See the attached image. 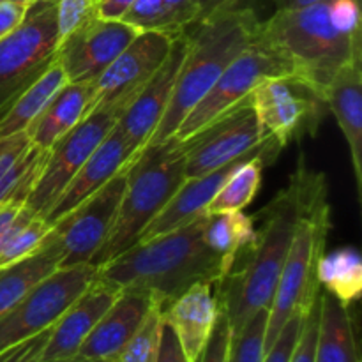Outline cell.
<instances>
[{
  "mask_svg": "<svg viewBox=\"0 0 362 362\" xmlns=\"http://www.w3.org/2000/svg\"><path fill=\"white\" fill-rule=\"evenodd\" d=\"M156 362H189L184 356L182 349H180V343L177 339L175 332L165 322H163L161 339H159L158 359H156Z\"/></svg>",
  "mask_w": 362,
  "mask_h": 362,
  "instance_id": "cell-40",
  "label": "cell"
},
{
  "mask_svg": "<svg viewBox=\"0 0 362 362\" xmlns=\"http://www.w3.org/2000/svg\"><path fill=\"white\" fill-rule=\"evenodd\" d=\"M0 2H6V0H0Z\"/></svg>",
  "mask_w": 362,
  "mask_h": 362,
  "instance_id": "cell-49",
  "label": "cell"
},
{
  "mask_svg": "<svg viewBox=\"0 0 362 362\" xmlns=\"http://www.w3.org/2000/svg\"><path fill=\"white\" fill-rule=\"evenodd\" d=\"M163 329V308L156 304L147 315L136 334L120 350L119 356L112 362H156L158 359L159 339Z\"/></svg>",
  "mask_w": 362,
  "mask_h": 362,
  "instance_id": "cell-31",
  "label": "cell"
},
{
  "mask_svg": "<svg viewBox=\"0 0 362 362\" xmlns=\"http://www.w3.org/2000/svg\"><path fill=\"white\" fill-rule=\"evenodd\" d=\"M92 94L94 83L67 81L25 129L30 144L42 151H49L55 141L87 117Z\"/></svg>",
  "mask_w": 362,
  "mask_h": 362,
  "instance_id": "cell-23",
  "label": "cell"
},
{
  "mask_svg": "<svg viewBox=\"0 0 362 362\" xmlns=\"http://www.w3.org/2000/svg\"><path fill=\"white\" fill-rule=\"evenodd\" d=\"M49 331H52V327L25 339V341L2 350L0 352V362H41L42 350H45L46 341L49 338Z\"/></svg>",
  "mask_w": 362,
  "mask_h": 362,
  "instance_id": "cell-39",
  "label": "cell"
},
{
  "mask_svg": "<svg viewBox=\"0 0 362 362\" xmlns=\"http://www.w3.org/2000/svg\"><path fill=\"white\" fill-rule=\"evenodd\" d=\"M124 110L126 108L120 106H110L88 113L73 129L67 131L59 141L52 145L45 166L25 202L28 211L45 218L49 207L55 204L73 177L80 172L92 152L119 122Z\"/></svg>",
  "mask_w": 362,
  "mask_h": 362,
  "instance_id": "cell-8",
  "label": "cell"
},
{
  "mask_svg": "<svg viewBox=\"0 0 362 362\" xmlns=\"http://www.w3.org/2000/svg\"><path fill=\"white\" fill-rule=\"evenodd\" d=\"M250 99L264 134L281 147L317 133L327 108L324 99L292 76L265 78Z\"/></svg>",
  "mask_w": 362,
  "mask_h": 362,
  "instance_id": "cell-11",
  "label": "cell"
},
{
  "mask_svg": "<svg viewBox=\"0 0 362 362\" xmlns=\"http://www.w3.org/2000/svg\"><path fill=\"white\" fill-rule=\"evenodd\" d=\"M230 341H232V329H230L226 313L219 306L218 320L198 362H228Z\"/></svg>",
  "mask_w": 362,
  "mask_h": 362,
  "instance_id": "cell-37",
  "label": "cell"
},
{
  "mask_svg": "<svg viewBox=\"0 0 362 362\" xmlns=\"http://www.w3.org/2000/svg\"><path fill=\"white\" fill-rule=\"evenodd\" d=\"M318 299H320V313H318L315 362H359L349 306L339 303L327 290L324 292L320 290Z\"/></svg>",
  "mask_w": 362,
  "mask_h": 362,
  "instance_id": "cell-25",
  "label": "cell"
},
{
  "mask_svg": "<svg viewBox=\"0 0 362 362\" xmlns=\"http://www.w3.org/2000/svg\"><path fill=\"white\" fill-rule=\"evenodd\" d=\"M131 159H133V151H131L129 141L120 131L119 124H115L105 140L99 144V147L92 152L90 158L85 161L80 172L60 193L55 204L46 212L45 219L52 225V228L60 219L71 214L78 205L83 204L88 197H92L95 191L101 189L120 170L126 168Z\"/></svg>",
  "mask_w": 362,
  "mask_h": 362,
  "instance_id": "cell-18",
  "label": "cell"
},
{
  "mask_svg": "<svg viewBox=\"0 0 362 362\" xmlns=\"http://www.w3.org/2000/svg\"><path fill=\"white\" fill-rule=\"evenodd\" d=\"M272 76H292V73L288 66L257 35L255 41L230 62L211 90L187 113L172 138L177 141L189 140L221 113L250 95L265 78Z\"/></svg>",
  "mask_w": 362,
  "mask_h": 362,
  "instance_id": "cell-9",
  "label": "cell"
},
{
  "mask_svg": "<svg viewBox=\"0 0 362 362\" xmlns=\"http://www.w3.org/2000/svg\"><path fill=\"white\" fill-rule=\"evenodd\" d=\"M260 23L258 11L226 9L194 21L184 30L187 48L172 99L145 148L165 144L175 134L187 113L211 90L230 62L255 41Z\"/></svg>",
  "mask_w": 362,
  "mask_h": 362,
  "instance_id": "cell-3",
  "label": "cell"
},
{
  "mask_svg": "<svg viewBox=\"0 0 362 362\" xmlns=\"http://www.w3.org/2000/svg\"><path fill=\"white\" fill-rule=\"evenodd\" d=\"M272 2H274L276 9H281V7H286V6H288L290 0H272Z\"/></svg>",
  "mask_w": 362,
  "mask_h": 362,
  "instance_id": "cell-47",
  "label": "cell"
},
{
  "mask_svg": "<svg viewBox=\"0 0 362 362\" xmlns=\"http://www.w3.org/2000/svg\"><path fill=\"white\" fill-rule=\"evenodd\" d=\"M156 304L161 303L147 290L122 288L76 354L66 362H112L136 334Z\"/></svg>",
  "mask_w": 362,
  "mask_h": 362,
  "instance_id": "cell-16",
  "label": "cell"
},
{
  "mask_svg": "<svg viewBox=\"0 0 362 362\" xmlns=\"http://www.w3.org/2000/svg\"><path fill=\"white\" fill-rule=\"evenodd\" d=\"M187 39L186 34H179L166 55L165 62L159 66V69L148 78L147 83L140 88L133 101L126 106L119 119V127L127 138L133 151V159L145 148L147 141L154 134L156 127L159 126L172 99L173 87H175L177 74H179L180 64H182L184 55H186ZM129 163V165H131Z\"/></svg>",
  "mask_w": 362,
  "mask_h": 362,
  "instance_id": "cell-15",
  "label": "cell"
},
{
  "mask_svg": "<svg viewBox=\"0 0 362 362\" xmlns=\"http://www.w3.org/2000/svg\"><path fill=\"white\" fill-rule=\"evenodd\" d=\"M120 290L95 278L88 288L52 325L41 362H66L76 354Z\"/></svg>",
  "mask_w": 362,
  "mask_h": 362,
  "instance_id": "cell-19",
  "label": "cell"
},
{
  "mask_svg": "<svg viewBox=\"0 0 362 362\" xmlns=\"http://www.w3.org/2000/svg\"><path fill=\"white\" fill-rule=\"evenodd\" d=\"M186 180V156L180 141L147 147L127 165V184L115 223L90 265L101 267L138 243L148 223L172 200Z\"/></svg>",
  "mask_w": 362,
  "mask_h": 362,
  "instance_id": "cell-5",
  "label": "cell"
},
{
  "mask_svg": "<svg viewBox=\"0 0 362 362\" xmlns=\"http://www.w3.org/2000/svg\"><path fill=\"white\" fill-rule=\"evenodd\" d=\"M57 9L60 41L94 14V0H52Z\"/></svg>",
  "mask_w": 362,
  "mask_h": 362,
  "instance_id": "cell-35",
  "label": "cell"
},
{
  "mask_svg": "<svg viewBox=\"0 0 362 362\" xmlns=\"http://www.w3.org/2000/svg\"><path fill=\"white\" fill-rule=\"evenodd\" d=\"M126 184L127 166L110 179L101 189L88 197L83 204L78 205L71 214L53 225V230L62 244L60 267L90 264L115 223Z\"/></svg>",
  "mask_w": 362,
  "mask_h": 362,
  "instance_id": "cell-12",
  "label": "cell"
},
{
  "mask_svg": "<svg viewBox=\"0 0 362 362\" xmlns=\"http://www.w3.org/2000/svg\"><path fill=\"white\" fill-rule=\"evenodd\" d=\"M175 37L165 32H140L94 81L87 115L110 106L126 108L165 62Z\"/></svg>",
  "mask_w": 362,
  "mask_h": 362,
  "instance_id": "cell-13",
  "label": "cell"
},
{
  "mask_svg": "<svg viewBox=\"0 0 362 362\" xmlns=\"http://www.w3.org/2000/svg\"><path fill=\"white\" fill-rule=\"evenodd\" d=\"M134 0H94V16L99 20L120 21Z\"/></svg>",
  "mask_w": 362,
  "mask_h": 362,
  "instance_id": "cell-43",
  "label": "cell"
},
{
  "mask_svg": "<svg viewBox=\"0 0 362 362\" xmlns=\"http://www.w3.org/2000/svg\"><path fill=\"white\" fill-rule=\"evenodd\" d=\"M165 2L179 21L182 32L197 21L198 0H165Z\"/></svg>",
  "mask_w": 362,
  "mask_h": 362,
  "instance_id": "cell-44",
  "label": "cell"
},
{
  "mask_svg": "<svg viewBox=\"0 0 362 362\" xmlns=\"http://www.w3.org/2000/svg\"><path fill=\"white\" fill-rule=\"evenodd\" d=\"M274 161L267 156H255L247 161L240 163L235 170L223 182L218 193L207 205V214H219V212H239L251 204L255 194L260 189L262 170L265 165Z\"/></svg>",
  "mask_w": 362,
  "mask_h": 362,
  "instance_id": "cell-29",
  "label": "cell"
},
{
  "mask_svg": "<svg viewBox=\"0 0 362 362\" xmlns=\"http://www.w3.org/2000/svg\"><path fill=\"white\" fill-rule=\"evenodd\" d=\"M257 239L255 219L239 212L207 214L204 225V240L216 255L235 265L239 257L246 253Z\"/></svg>",
  "mask_w": 362,
  "mask_h": 362,
  "instance_id": "cell-27",
  "label": "cell"
},
{
  "mask_svg": "<svg viewBox=\"0 0 362 362\" xmlns=\"http://www.w3.org/2000/svg\"><path fill=\"white\" fill-rule=\"evenodd\" d=\"M219 315L212 283H197L163 308V322L170 325L189 362H198Z\"/></svg>",
  "mask_w": 362,
  "mask_h": 362,
  "instance_id": "cell-20",
  "label": "cell"
},
{
  "mask_svg": "<svg viewBox=\"0 0 362 362\" xmlns=\"http://www.w3.org/2000/svg\"><path fill=\"white\" fill-rule=\"evenodd\" d=\"M52 232V225L27 207H21L0 247V269L37 251Z\"/></svg>",
  "mask_w": 362,
  "mask_h": 362,
  "instance_id": "cell-30",
  "label": "cell"
},
{
  "mask_svg": "<svg viewBox=\"0 0 362 362\" xmlns=\"http://www.w3.org/2000/svg\"><path fill=\"white\" fill-rule=\"evenodd\" d=\"M62 244L52 228L37 251L0 269V317L20 303L35 285L60 269Z\"/></svg>",
  "mask_w": 362,
  "mask_h": 362,
  "instance_id": "cell-24",
  "label": "cell"
},
{
  "mask_svg": "<svg viewBox=\"0 0 362 362\" xmlns=\"http://www.w3.org/2000/svg\"><path fill=\"white\" fill-rule=\"evenodd\" d=\"M327 4L329 16L338 30L349 35L362 34L359 0H327Z\"/></svg>",
  "mask_w": 362,
  "mask_h": 362,
  "instance_id": "cell-38",
  "label": "cell"
},
{
  "mask_svg": "<svg viewBox=\"0 0 362 362\" xmlns=\"http://www.w3.org/2000/svg\"><path fill=\"white\" fill-rule=\"evenodd\" d=\"M322 2V0H290L288 6L286 7H304V6H311V4Z\"/></svg>",
  "mask_w": 362,
  "mask_h": 362,
  "instance_id": "cell-46",
  "label": "cell"
},
{
  "mask_svg": "<svg viewBox=\"0 0 362 362\" xmlns=\"http://www.w3.org/2000/svg\"><path fill=\"white\" fill-rule=\"evenodd\" d=\"M318 283L339 303L350 306L362 292V260L354 247H341L322 255L317 269Z\"/></svg>",
  "mask_w": 362,
  "mask_h": 362,
  "instance_id": "cell-28",
  "label": "cell"
},
{
  "mask_svg": "<svg viewBox=\"0 0 362 362\" xmlns=\"http://www.w3.org/2000/svg\"><path fill=\"white\" fill-rule=\"evenodd\" d=\"M320 293V290H318ZM318 313H320V299H315L304 317L303 329H300L299 339H297L296 350H293L290 362H315V345H317L318 331Z\"/></svg>",
  "mask_w": 362,
  "mask_h": 362,
  "instance_id": "cell-36",
  "label": "cell"
},
{
  "mask_svg": "<svg viewBox=\"0 0 362 362\" xmlns=\"http://www.w3.org/2000/svg\"><path fill=\"white\" fill-rule=\"evenodd\" d=\"M98 276L90 264L60 267L0 317V352L52 327Z\"/></svg>",
  "mask_w": 362,
  "mask_h": 362,
  "instance_id": "cell-7",
  "label": "cell"
},
{
  "mask_svg": "<svg viewBox=\"0 0 362 362\" xmlns=\"http://www.w3.org/2000/svg\"><path fill=\"white\" fill-rule=\"evenodd\" d=\"M138 34L124 21L99 20L92 14L59 42L55 59L67 81L94 83Z\"/></svg>",
  "mask_w": 362,
  "mask_h": 362,
  "instance_id": "cell-14",
  "label": "cell"
},
{
  "mask_svg": "<svg viewBox=\"0 0 362 362\" xmlns=\"http://www.w3.org/2000/svg\"><path fill=\"white\" fill-rule=\"evenodd\" d=\"M258 0H198V20H204L205 16L218 11L226 9H253L257 11Z\"/></svg>",
  "mask_w": 362,
  "mask_h": 362,
  "instance_id": "cell-42",
  "label": "cell"
},
{
  "mask_svg": "<svg viewBox=\"0 0 362 362\" xmlns=\"http://www.w3.org/2000/svg\"><path fill=\"white\" fill-rule=\"evenodd\" d=\"M205 219L207 212L172 232L136 243L98 267L95 278L117 290H147L163 308L197 283L216 286L232 271V265L205 244Z\"/></svg>",
  "mask_w": 362,
  "mask_h": 362,
  "instance_id": "cell-1",
  "label": "cell"
},
{
  "mask_svg": "<svg viewBox=\"0 0 362 362\" xmlns=\"http://www.w3.org/2000/svg\"><path fill=\"white\" fill-rule=\"evenodd\" d=\"M325 105L334 113L349 145L359 198H362V52H356L334 74L325 92Z\"/></svg>",
  "mask_w": 362,
  "mask_h": 362,
  "instance_id": "cell-21",
  "label": "cell"
},
{
  "mask_svg": "<svg viewBox=\"0 0 362 362\" xmlns=\"http://www.w3.org/2000/svg\"><path fill=\"white\" fill-rule=\"evenodd\" d=\"M303 211V177L297 168L288 186L279 191L258 214L262 228L250 250L214 286L219 306L228 318L232 336L260 310H269L285 265L297 219Z\"/></svg>",
  "mask_w": 362,
  "mask_h": 362,
  "instance_id": "cell-2",
  "label": "cell"
},
{
  "mask_svg": "<svg viewBox=\"0 0 362 362\" xmlns=\"http://www.w3.org/2000/svg\"><path fill=\"white\" fill-rule=\"evenodd\" d=\"M60 35L52 0L28 6L16 28L0 39V117L55 60Z\"/></svg>",
  "mask_w": 362,
  "mask_h": 362,
  "instance_id": "cell-6",
  "label": "cell"
},
{
  "mask_svg": "<svg viewBox=\"0 0 362 362\" xmlns=\"http://www.w3.org/2000/svg\"><path fill=\"white\" fill-rule=\"evenodd\" d=\"M46 158L48 151L34 147L27 131L0 136V207L25 205Z\"/></svg>",
  "mask_w": 362,
  "mask_h": 362,
  "instance_id": "cell-22",
  "label": "cell"
},
{
  "mask_svg": "<svg viewBox=\"0 0 362 362\" xmlns=\"http://www.w3.org/2000/svg\"><path fill=\"white\" fill-rule=\"evenodd\" d=\"M28 6L21 2H14V0H6L0 2V39L6 37L13 28L20 25L27 14Z\"/></svg>",
  "mask_w": 362,
  "mask_h": 362,
  "instance_id": "cell-41",
  "label": "cell"
},
{
  "mask_svg": "<svg viewBox=\"0 0 362 362\" xmlns=\"http://www.w3.org/2000/svg\"><path fill=\"white\" fill-rule=\"evenodd\" d=\"M67 83L66 73L59 60H53L48 69L32 81L16 99L9 105L2 117H0V136L20 133L28 127V124L45 110V106L52 101L53 95Z\"/></svg>",
  "mask_w": 362,
  "mask_h": 362,
  "instance_id": "cell-26",
  "label": "cell"
},
{
  "mask_svg": "<svg viewBox=\"0 0 362 362\" xmlns=\"http://www.w3.org/2000/svg\"><path fill=\"white\" fill-rule=\"evenodd\" d=\"M308 310H299L297 313L292 315V318L281 329V332L276 338V341L272 343L271 349L265 352L264 362H290V357H292L293 350H296L297 339H299L300 329H303V322Z\"/></svg>",
  "mask_w": 362,
  "mask_h": 362,
  "instance_id": "cell-34",
  "label": "cell"
},
{
  "mask_svg": "<svg viewBox=\"0 0 362 362\" xmlns=\"http://www.w3.org/2000/svg\"><path fill=\"white\" fill-rule=\"evenodd\" d=\"M250 95L226 110L189 140L180 141L186 156V179L214 172L267 141Z\"/></svg>",
  "mask_w": 362,
  "mask_h": 362,
  "instance_id": "cell-10",
  "label": "cell"
},
{
  "mask_svg": "<svg viewBox=\"0 0 362 362\" xmlns=\"http://www.w3.org/2000/svg\"><path fill=\"white\" fill-rule=\"evenodd\" d=\"M14 2H21V4H25V6H32V4L39 2V0H14Z\"/></svg>",
  "mask_w": 362,
  "mask_h": 362,
  "instance_id": "cell-48",
  "label": "cell"
},
{
  "mask_svg": "<svg viewBox=\"0 0 362 362\" xmlns=\"http://www.w3.org/2000/svg\"><path fill=\"white\" fill-rule=\"evenodd\" d=\"M269 310H260L230 341L228 362H264Z\"/></svg>",
  "mask_w": 362,
  "mask_h": 362,
  "instance_id": "cell-33",
  "label": "cell"
},
{
  "mask_svg": "<svg viewBox=\"0 0 362 362\" xmlns=\"http://www.w3.org/2000/svg\"><path fill=\"white\" fill-rule=\"evenodd\" d=\"M281 148L283 147L278 141L269 138L260 148L243 156V158H239L237 161L228 163V165L221 166V168L214 170V172L186 179L180 184L179 189L175 191L172 200L163 207V211L159 212V214L148 223L147 228L141 232V235L138 237V243H145V240L152 239V237L172 232V230L189 223L191 219H194L197 216L205 214L207 205L211 204L214 194L218 193V189L223 186V182L228 179L230 173H232L240 163L247 161V159L255 158V156H267V158L276 159L279 156V152H281Z\"/></svg>",
  "mask_w": 362,
  "mask_h": 362,
  "instance_id": "cell-17",
  "label": "cell"
},
{
  "mask_svg": "<svg viewBox=\"0 0 362 362\" xmlns=\"http://www.w3.org/2000/svg\"><path fill=\"white\" fill-rule=\"evenodd\" d=\"M258 37L288 66L292 78L325 101L334 74L356 52L362 34L349 35L334 27L327 0L304 7H281L262 20Z\"/></svg>",
  "mask_w": 362,
  "mask_h": 362,
  "instance_id": "cell-4",
  "label": "cell"
},
{
  "mask_svg": "<svg viewBox=\"0 0 362 362\" xmlns=\"http://www.w3.org/2000/svg\"><path fill=\"white\" fill-rule=\"evenodd\" d=\"M120 21L131 25L138 32H165L172 35L182 32L165 0H134Z\"/></svg>",
  "mask_w": 362,
  "mask_h": 362,
  "instance_id": "cell-32",
  "label": "cell"
},
{
  "mask_svg": "<svg viewBox=\"0 0 362 362\" xmlns=\"http://www.w3.org/2000/svg\"><path fill=\"white\" fill-rule=\"evenodd\" d=\"M21 207H23L21 204H6L0 207V247H2L4 239L7 235V230L13 225L14 218H16Z\"/></svg>",
  "mask_w": 362,
  "mask_h": 362,
  "instance_id": "cell-45",
  "label": "cell"
}]
</instances>
